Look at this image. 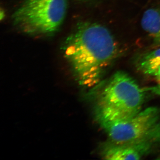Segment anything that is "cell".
I'll return each instance as SVG.
<instances>
[{
	"instance_id": "6",
	"label": "cell",
	"mask_w": 160,
	"mask_h": 160,
	"mask_svg": "<svg viewBox=\"0 0 160 160\" xmlns=\"http://www.w3.org/2000/svg\"><path fill=\"white\" fill-rule=\"evenodd\" d=\"M141 23L153 42L160 46V7L149 8L144 12Z\"/></svg>"
},
{
	"instance_id": "1",
	"label": "cell",
	"mask_w": 160,
	"mask_h": 160,
	"mask_svg": "<svg viewBox=\"0 0 160 160\" xmlns=\"http://www.w3.org/2000/svg\"><path fill=\"white\" fill-rule=\"evenodd\" d=\"M63 46L65 58L83 86L96 82L118 53L117 43L111 32L96 23L79 24Z\"/></svg>"
},
{
	"instance_id": "7",
	"label": "cell",
	"mask_w": 160,
	"mask_h": 160,
	"mask_svg": "<svg viewBox=\"0 0 160 160\" xmlns=\"http://www.w3.org/2000/svg\"><path fill=\"white\" fill-rule=\"evenodd\" d=\"M160 61V48L144 55L140 60L139 68L146 74Z\"/></svg>"
},
{
	"instance_id": "4",
	"label": "cell",
	"mask_w": 160,
	"mask_h": 160,
	"mask_svg": "<svg viewBox=\"0 0 160 160\" xmlns=\"http://www.w3.org/2000/svg\"><path fill=\"white\" fill-rule=\"evenodd\" d=\"M160 111L149 107L127 119L100 124L110 142L124 144L160 137Z\"/></svg>"
},
{
	"instance_id": "8",
	"label": "cell",
	"mask_w": 160,
	"mask_h": 160,
	"mask_svg": "<svg viewBox=\"0 0 160 160\" xmlns=\"http://www.w3.org/2000/svg\"><path fill=\"white\" fill-rule=\"evenodd\" d=\"M146 74L153 77L160 82V61L147 72Z\"/></svg>"
},
{
	"instance_id": "10",
	"label": "cell",
	"mask_w": 160,
	"mask_h": 160,
	"mask_svg": "<svg viewBox=\"0 0 160 160\" xmlns=\"http://www.w3.org/2000/svg\"><path fill=\"white\" fill-rule=\"evenodd\" d=\"M5 14L4 11L2 10V9H1V13H0V18H1V20H2L3 18H4V17H5Z\"/></svg>"
},
{
	"instance_id": "3",
	"label": "cell",
	"mask_w": 160,
	"mask_h": 160,
	"mask_svg": "<svg viewBox=\"0 0 160 160\" xmlns=\"http://www.w3.org/2000/svg\"><path fill=\"white\" fill-rule=\"evenodd\" d=\"M67 4V0H23L12 14V22L26 34L51 35L62 24Z\"/></svg>"
},
{
	"instance_id": "9",
	"label": "cell",
	"mask_w": 160,
	"mask_h": 160,
	"mask_svg": "<svg viewBox=\"0 0 160 160\" xmlns=\"http://www.w3.org/2000/svg\"><path fill=\"white\" fill-rule=\"evenodd\" d=\"M146 92H149L151 93L158 95L160 97V84L156 86L147 87L144 89Z\"/></svg>"
},
{
	"instance_id": "5",
	"label": "cell",
	"mask_w": 160,
	"mask_h": 160,
	"mask_svg": "<svg viewBox=\"0 0 160 160\" xmlns=\"http://www.w3.org/2000/svg\"><path fill=\"white\" fill-rule=\"evenodd\" d=\"M160 137L146 138L124 144H114L109 142L103 148L102 156L111 160H139L149 153Z\"/></svg>"
},
{
	"instance_id": "11",
	"label": "cell",
	"mask_w": 160,
	"mask_h": 160,
	"mask_svg": "<svg viewBox=\"0 0 160 160\" xmlns=\"http://www.w3.org/2000/svg\"><path fill=\"white\" fill-rule=\"evenodd\" d=\"M78 1H82V2H86V1H89V0H78Z\"/></svg>"
},
{
	"instance_id": "2",
	"label": "cell",
	"mask_w": 160,
	"mask_h": 160,
	"mask_svg": "<svg viewBox=\"0 0 160 160\" xmlns=\"http://www.w3.org/2000/svg\"><path fill=\"white\" fill-rule=\"evenodd\" d=\"M146 92L129 75L117 72L98 94L95 109L97 121L100 124L134 116L142 110Z\"/></svg>"
}]
</instances>
